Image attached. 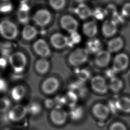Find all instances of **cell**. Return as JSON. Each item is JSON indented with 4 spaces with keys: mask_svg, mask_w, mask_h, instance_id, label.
I'll list each match as a JSON object with an SVG mask.
<instances>
[{
    "mask_svg": "<svg viewBox=\"0 0 130 130\" xmlns=\"http://www.w3.org/2000/svg\"><path fill=\"white\" fill-rule=\"evenodd\" d=\"M91 85L94 91L101 94L106 93L109 88L106 79L103 76L99 75L95 76L92 78Z\"/></svg>",
    "mask_w": 130,
    "mask_h": 130,
    "instance_id": "ba28073f",
    "label": "cell"
},
{
    "mask_svg": "<svg viewBox=\"0 0 130 130\" xmlns=\"http://www.w3.org/2000/svg\"><path fill=\"white\" fill-rule=\"evenodd\" d=\"M63 96L65 101V105H67L71 108L76 106L78 96L75 92L70 90L64 95H63Z\"/></svg>",
    "mask_w": 130,
    "mask_h": 130,
    "instance_id": "cb8c5ba5",
    "label": "cell"
},
{
    "mask_svg": "<svg viewBox=\"0 0 130 130\" xmlns=\"http://www.w3.org/2000/svg\"><path fill=\"white\" fill-rule=\"evenodd\" d=\"M81 37L80 35L77 31H74L70 33V35L68 37V45L69 47H73L74 45L77 44L80 42Z\"/></svg>",
    "mask_w": 130,
    "mask_h": 130,
    "instance_id": "4dcf8cb0",
    "label": "cell"
},
{
    "mask_svg": "<svg viewBox=\"0 0 130 130\" xmlns=\"http://www.w3.org/2000/svg\"><path fill=\"white\" fill-rule=\"evenodd\" d=\"M9 62L15 73H22L27 64L25 55L21 51H16L9 56Z\"/></svg>",
    "mask_w": 130,
    "mask_h": 130,
    "instance_id": "6da1fadb",
    "label": "cell"
},
{
    "mask_svg": "<svg viewBox=\"0 0 130 130\" xmlns=\"http://www.w3.org/2000/svg\"><path fill=\"white\" fill-rule=\"evenodd\" d=\"M32 47L36 53L41 57L45 58L50 54V47L44 39H39L36 41Z\"/></svg>",
    "mask_w": 130,
    "mask_h": 130,
    "instance_id": "30bf717a",
    "label": "cell"
},
{
    "mask_svg": "<svg viewBox=\"0 0 130 130\" xmlns=\"http://www.w3.org/2000/svg\"><path fill=\"white\" fill-rule=\"evenodd\" d=\"M7 61L5 57L0 58V67L4 69L7 66Z\"/></svg>",
    "mask_w": 130,
    "mask_h": 130,
    "instance_id": "f35d334b",
    "label": "cell"
},
{
    "mask_svg": "<svg viewBox=\"0 0 130 130\" xmlns=\"http://www.w3.org/2000/svg\"><path fill=\"white\" fill-rule=\"evenodd\" d=\"M50 7L56 11L62 10L66 6V0H48Z\"/></svg>",
    "mask_w": 130,
    "mask_h": 130,
    "instance_id": "83f0119b",
    "label": "cell"
},
{
    "mask_svg": "<svg viewBox=\"0 0 130 130\" xmlns=\"http://www.w3.org/2000/svg\"><path fill=\"white\" fill-rule=\"evenodd\" d=\"M45 105L46 108H52L55 106L54 100L51 99H47L45 101Z\"/></svg>",
    "mask_w": 130,
    "mask_h": 130,
    "instance_id": "8d00e7d4",
    "label": "cell"
},
{
    "mask_svg": "<svg viewBox=\"0 0 130 130\" xmlns=\"http://www.w3.org/2000/svg\"><path fill=\"white\" fill-rule=\"evenodd\" d=\"M111 58V53L108 50H101L96 53L94 62L97 66L103 68L109 64L110 62Z\"/></svg>",
    "mask_w": 130,
    "mask_h": 130,
    "instance_id": "5bb4252c",
    "label": "cell"
},
{
    "mask_svg": "<svg viewBox=\"0 0 130 130\" xmlns=\"http://www.w3.org/2000/svg\"><path fill=\"white\" fill-rule=\"evenodd\" d=\"M110 130H127V128L123 123L117 121L110 125Z\"/></svg>",
    "mask_w": 130,
    "mask_h": 130,
    "instance_id": "e575fe53",
    "label": "cell"
},
{
    "mask_svg": "<svg viewBox=\"0 0 130 130\" xmlns=\"http://www.w3.org/2000/svg\"><path fill=\"white\" fill-rule=\"evenodd\" d=\"M115 107L121 112L130 113V98L126 96L119 98L115 102Z\"/></svg>",
    "mask_w": 130,
    "mask_h": 130,
    "instance_id": "ffe728a7",
    "label": "cell"
},
{
    "mask_svg": "<svg viewBox=\"0 0 130 130\" xmlns=\"http://www.w3.org/2000/svg\"><path fill=\"white\" fill-rule=\"evenodd\" d=\"M11 106L10 101L7 98L0 99V112L6 111Z\"/></svg>",
    "mask_w": 130,
    "mask_h": 130,
    "instance_id": "836d02e7",
    "label": "cell"
},
{
    "mask_svg": "<svg viewBox=\"0 0 130 130\" xmlns=\"http://www.w3.org/2000/svg\"><path fill=\"white\" fill-rule=\"evenodd\" d=\"M123 40L121 37H115L111 39L107 44V49L111 53H115L121 50L123 46Z\"/></svg>",
    "mask_w": 130,
    "mask_h": 130,
    "instance_id": "ac0fdd59",
    "label": "cell"
},
{
    "mask_svg": "<svg viewBox=\"0 0 130 130\" xmlns=\"http://www.w3.org/2000/svg\"><path fill=\"white\" fill-rule=\"evenodd\" d=\"M50 118L52 122L57 125L63 124L67 120L68 113L61 107L55 106L50 113Z\"/></svg>",
    "mask_w": 130,
    "mask_h": 130,
    "instance_id": "52a82bcc",
    "label": "cell"
},
{
    "mask_svg": "<svg viewBox=\"0 0 130 130\" xmlns=\"http://www.w3.org/2000/svg\"><path fill=\"white\" fill-rule=\"evenodd\" d=\"M121 12L125 16H130V3H126L123 6Z\"/></svg>",
    "mask_w": 130,
    "mask_h": 130,
    "instance_id": "d590c367",
    "label": "cell"
},
{
    "mask_svg": "<svg viewBox=\"0 0 130 130\" xmlns=\"http://www.w3.org/2000/svg\"><path fill=\"white\" fill-rule=\"evenodd\" d=\"M129 58L127 55L124 53L117 54L113 60V70L116 72H119L125 70L128 67Z\"/></svg>",
    "mask_w": 130,
    "mask_h": 130,
    "instance_id": "9c48e42d",
    "label": "cell"
},
{
    "mask_svg": "<svg viewBox=\"0 0 130 130\" xmlns=\"http://www.w3.org/2000/svg\"><path fill=\"white\" fill-rule=\"evenodd\" d=\"M27 113V107L21 104L16 105L10 109L7 117L8 119L14 122H17L22 120Z\"/></svg>",
    "mask_w": 130,
    "mask_h": 130,
    "instance_id": "8992f818",
    "label": "cell"
},
{
    "mask_svg": "<svg viewBox=\"0 0 130 130\" xmlns=\"http://www.w3.org/2000/svg\"><path fill=\"white\" fill-rule=\"evenodd\" d=\"M123 85L122 80L116 77L111 78L109 83L108 84L109 88L114 92H118L120 91L123 87Z\"/></svg>",
    "mask_w": 130,
    "mask_h": 130,
    "instance_id": "484cf974",
    "label": "cell"
},
{
    "mask_svg": "<svg viewBox=\"0 0 130 130\" xmlns=\"http://www.w3.org/2000/svg\"><path fill=\"white\" fill-rule=\"evenodd\" d=\"M102 43L100 40L93 38H91L87 43V48L89 52L97 53L102 49Z\"/></svg>",
    "mask_w": 130,
    "mask_h": 130,
    "instance_id": "7402d4cb",
    "label": "cell"
},
{
    "mask_svg": "<svg viewBox=\"0 0 130 130\" xmlns=\"http://www.w3.org/2000/svg\"><path fill=\"white\" fill-rule=\"evenodd\" d=\"M50 41L52 46L57 49H63L68 45V37L59 32L53 34Z\"/></svg>",
    "mask_w": 130,
    "mask_h": 130,
    "instance_id": "7c38bea8",
    "label": "cell"
},
{
    "mask_svg": "<svg viewBox=\"0 0 130 130\" xmlns=\"http://www.w3.org/2000/svg\"><path fill=\"white\" fill-rule=\"evenodd\" d=\"M49 67L50 64L48 60L43 57L39 59L35 64L36 70L40 74L46 73L49 69Z\"/></svg>",
    "mask_w": 130,
    "mask_h": 130,
    "instance_id": "603a6c76",
    "label": "cell"
},
{
    "mask_svg": "<svg viewBox=\"0 0 130 130\" xmlns=\"http://www.w3.org/2000/svg\"><path fill=\"white\" fill-rule=\"evenodd\" d=\"M3 70V69L0 67V73L2 72V70Z\"/></svg>",
    "mask_w": 130,
    "mask_h": 130,
    "instance_id": "b9f144b4",
    "label": "cell"
},
{
    "mask_svg": "<svg viewBox=\"0 0 130 130\" xmlns=\"http://www.w3.org/2000/svg\"><path fill=\"white\" fill-rule=\"evenodd\" d=\"M82 31L84 34L88 38H93L98 31V25L95 21H88L84 23L82 25Z\"/></svg>",
    "mask_w": 130,
    "mask_h": 130,
    "instance_id": "e0dca14e",
    "label": "cell"
},
{
    "mask_svg": "<svg viewBox=\"0 0 130 130\" xmlns=\"http://www.w3.org/2000/svg\"><path fill=\"white\" fill-rule=\"evenodd\" d=\"M117 24L115 20L108 19L105 20L102 26V32L106 38L113 37L117 32Z\"/></svg>",
    "mask_w": 130,
    "mask_h": 130,
    "instance_id": "4fadbf2b",
    "label": "cell"
},
{
    "mask_svg": "<svg viewBox=\"0 0 130 130\" xmlns=\"http://www.w3.org/2000/svg\"><path fill=\"white\" fill-rule=\"evenodd\" d=\"M27 112L32 115H36L40 113L41 111V106L40 104L37 102H31L27 107Z\"/></svg>",
    "mask_w": 130,
    "mask_h": 130,
    "instance_id": "1f68e13d",
    "label": "cell"
},
{
    "mask_svg": "<svg viewBox=\"0 0 130 130\" xmlns=\"http://www.w3.org/2000/svg\"><path fill=\"white\" fill-rule=\"evenodd\" d=\"M20 2V3H27L28 0H18Z\"/></svg>",
    "mask_w": 130,
    "mask_h": 130,
    "instance_id": "60d3db41",
    "label": "cell"
},
{
    "mask_svg": "<svg viewBox=\"0 0 130 130\" xmlns=\"http://www.w3.org/2000/svg\"><path fill=\"white\" fill-rule=\"evenodd\" d=\"M59 22L61 27L70 34L77 31L79 26L78 21L70 14L63 15L60 17Z\"/></svg>",
    "mask_w": 130,
    "mask_h": 130,
    "instance_id": "5b68a950",
    "label": "cell"
},
{
    "mask_svg": "<svg viewBox=\"0 0 130 130\" xmlns=\"http://www.w3.org/2000/svg\"><path fill=\"white\" fill-rule=\"evenodd\" d=\"M7 84L5 80L0 78V91L3 92L6 90Z\"/></svg>",
    "mask_w": 130,
    "mask_h": 130,
    "instance_id": "74e56055",
    "label": "cell"
},
{
    "mask_svg": "<svg viewBox=\"0 0 130 130\" xmlns=\"http://www.w3.org/2000/svg\"><path fill=\"white\" fill-rule=\"evenodd\" d=\"M13 9V6L11 0H0V13L7 14Z\"/></svg>",
    "mask_w": 130,
    "mask_h": 130,
    "instance_id": "f1b7e54d",
    "label": "cell"
},
{
    "mask_svg": "<svg viewBox=\"0 0 130 130\" xmlns=\"http://www.w3.org/2000/svg\"><path fill=\"white\" fill-rule=\"evenodd\" d=\"M59 82L58 80L54 77H50L46 79L42 83V89L46 94H51L54 93L58 89Z\"/></svg>",
    "mask_w": 130,
    "mask_h": 130,
    "instance_id": "8fae6325",
    "label": "cell"
},
{
    "mask_svg": "<svg viewBox=\"0 0 130 130\" xmlns=\"http://www.w3.org/2000/svg\"><path fill=\"white\" fill-rule=\"evenodd\" d=\"M38 30L34 26L30 24H26L22 31V37L23 39L29 41L34 39L38 35Z\"/></svg>",
    "mask_w": 130,
    "mask_h": 130,
    "instance_id": "d6986e66",
    "label": "cell"
},
{
    "mask_svg": "<svg viewBox=\"0 0 130 130\" xmlns=\"http://www.w3.org/2000/svg\"><path fill=\"white\" fill-rule=\"evenodd\" d=\"M26 91V88L24 86L21 85H16L12 89L11 95L14 101L18 102L24 97Z\"/></svg>",
    "mask_w": 130,
    "mask_h": 130,
    "instance_id": "44dd1931",
    "label": "cell"
},
{
    "mask_svg": "<svg viewBox=\"0 0 130 130\" xmlns=\"http://www.w3.org/2000/svg\"><path fill=\"white\" fill-rule=\"evenodd\" d=\"M93 115L100 120H105L109 116V108L105 105L102 103L95 104L92 109Z\"/></svg>",
    "mask_w": 130,
    "mask_h": 130,
    "instance_id": "9a60e30c",
    "label": "cell"
},
{
    "mask_svg": "<svg viewBox=\"0 0 130 130\" xmlns=\"http://www.w3.org/2000/svg\"><path fill=\"white\" fill-rule=\"evenodd\" d=\"M29 9H23L18 8L17 13V17L18 21L22 24H27L29 20Z\"/></svg>",
    "mask_w": 130,
    "mask_h": 130,
    "instance_id": "d4e9b609",
    "label": "cell"
},
{
    "mask_svg": "<svg viewBox=\"0 0 130 130\" xmlns=\"http://www.w3.org/2000/svg\"><path fill=\"white\" fill-rule=\"evenodd\" d=\"M77 3H78L79 4H80V3H85V2L86 1V0H75Z\"/></svg>",
    "mask_w": 130,
    "mask_h": 130,
    "instance_id": "ab89813d",
    "label": "cell"
},
{
    "mask_svg": "<svg viewBox=\"0 0 130 130\" xmlns=\"http://www.w3.org/2000/svg\"><path fill=\"white\" fill-rule=\"evenodd\" d=\"M75 71L79 80L83 82L86 81L90 77V72L86 69L76 68Z\"/></svg>",
    "mask_w": 130,
    "mask_h": 130,
    "instance_id": "f546056e",
    "label": "cell"
},
{
    "mask_svg": "<svg viewBox=\"0 0 130 130\" xmlns=\"http://www.w3.org/2000/svg\"><path fill=\"white\" fill-rule=\"evenodd\" d=\"M75 13L81 19L85 20L92 16V11L85 3H80L74 9Z\"/></svg>",
    "mask_w": 130,
    "mask_h": 130,
    "instance_id": "2e32d148",
    "label": "cell"
},
{
    "mask_svg": "<svg viewBox=\"0 0 130 130\" xmlns=\"http://www.w3.org/2000/svg\"><path fill=\"white\" fill-rule=\"evenodd\" d=\"M31 19L36 25L43 27L48 25L51 22L52 14L47 9H40L34 13Z\"/></svg>",
    "mask_w": 130,
    "mask_h": 130,
    "instance_id": "277c9868",
    "label": "cell"
},
{
    "mask_svg": "<svg viewBox=\"0 0 130 130\" xmlns=\"http://www.w3.org/2000/svg\"><path fill=\"white\" fill-rule=\"evenodd\" d=\"M106 15L105 10L101 8H96L92 11V16H93L97 20H103Z\"/></svg>",
    "mask_w": 130,
    "mask_h": 130,
    "instance_id": "d6a6232c",
    "label": "cell"
},
{
    "mask_svg": "<svg viewBox=\"0 0 130 130\" xmlns=\"http://www.w3.org/2000/svg\"><path fill=\"white\" fill-rule=\"evenodd\" d=\"M0 34L6 39L14 40L18 35V27L12 21L4 20L0 22Z\"/></svg>",
    "mask_w": 130,
    "mask_h": 130,
    "instance_id": "7a4b0ae2",
    "label": "cell"
},
{
    "mask_svg": "<svg viewBox=\"0 0 130 130\" xmlns=\"http://www.w3.org/2000/svg\"><path fill=\"white\" fill-rule=\"evenodd\" d=\"M69 114L72 120H79L84 115V110L81 106H75V107L71 108Z\"/></svg>",
    "mask_w": 130,
    "mask_h": 130,
    "instance_id": "4316f807",
    "label": "cell"
},
{
    "mask_svg": "<svg viewBox=\"0 0 130 130\" xmlns=\"http://www.w3.org/2000/svg\"><path fill=\"white\" fill-rule=\"evenodd\" d=\"M89 51L85 48H78L72 51L69 56L68 61L71 65L78 67L87 61Z\"/></svg>",
    "mask_w": 130,
    "mask_h": 130,
    "instance_id": "3957f363",
    "label": "cell"
}]
</instances>
